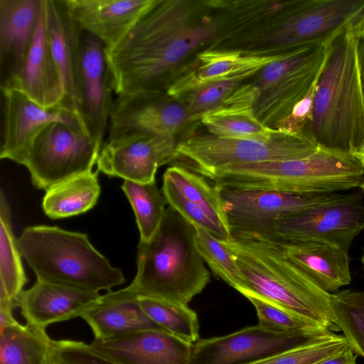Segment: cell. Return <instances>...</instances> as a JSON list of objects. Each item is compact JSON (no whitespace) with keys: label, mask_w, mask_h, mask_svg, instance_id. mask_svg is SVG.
Segmentation results:
<instances>
[{"label":"cell","mask_w":364,"mask_h":364,"mask_svg":"<svg viewBox=\"0 0 364 364\" xmlns=\"http://www.w3.org/2000/svg\"><path fill=\"white\" fill-rule=\"evenodd\" d=\"M333 38L326 42L311 59L260 94L252 107L262 124L274 129L306 96L318 79Z\"/></svg>","instance_id":"d4e9b609"},{"label":"cell","mask_w":364,"mask_h":364,"mask_svg":"<svg viewBox=\"0 0 364 364\" xmlns=\"http://www.w3.org/2000/svg\"><path fill=\"white\" fill-rule=\"evenodd\" d=\"M290 50L263 54L235 49L207 48L198 53L189 65L169 78L164 92L173 100L180 101L192 91L210 83L242 82L282 58Z\"/></svg>","instance_id":"4fadbf2b"},{"label":"cell","mask_w":364,"mask_h":364,"mask_svg":"<svg viewBox=\"0 0 364 364\" xmlns=\"http://www.w3.org/2000/svg\"><path fill=\"white\" fill-rule=\"evenodd\" d=\"M193 344L164 330L144 329L94 339L90 346L116 364H191Z\"/></svg>","instance_id":"ac0fdd59"},{"label":"cell","mask_w":364,"mask_h":364,"mask_svg":"<svg viewBox=\"0 0 364 364\" xmlns=\"http://www.w3.org/2000/svg\"><path fill=\"white\" fill-rule=\"evenodd\" d=\"M112 91L105 47L95 36L83 31L79 116L87 133L102 148L114 101L112 96Z\"/></svg>","instance_id":"e0dca14e"},{"label":"cell","mask_w":364,"mask_h":364,"mask_svg":"<svg viewBox=\"0 0 364 364\" xmlns=\"http://www.w3.org/2000/svg\"><path fill=\"white\" fill-rule=\"evenodd\" d=\"M318 149L304 135L278 130L267 139L196 134L178 142L173 164L210 179L232 165L299 159Z\"/></svg>","instance_id":"ba28073f"},{"label":"cell","mask_w":364,"mask_h":364,"mask_svg":"<svg viewBox=\"0 0 364 364\" xmlns=\"http://www.w3.org/2000/svg\"><path fill=\"white\" fill-rule=\"evenodd\" d=\"M45 4L50 46L64 86L63 104L79 116L83 30L70 14L65 0H45Z\"/></svg>","instance_id":"ffe728a7"},{"label":"cell","mask_w":364,"mask_h":364,"mask_svg":"<svg viewBox=\"0 0 364 364\" xmlns=\"http://www.w3.org/2000/svg\"><path fill=\"white\" fill-rule=\"evenodd\" d=\"M122 189L134 212L140 241H148L158 229L166 211L167 200L156 183L124 180Z\"/></svg>","instance_id":"836d02e7"},{"label":"cell","mask_w":364,"mask_h":364,"mask_svg":"<svg viewBox=\"0 0 364 364\" xmlns=\"http://www.w3.org/2000/svg\"><path fill=\"white\" fill-rule=\"evenodd\" d=\"M190 4L159 0L115 46L105 49L117 95L164 92L176 65L216 38V20L194 17Z\"/></svg>","instance_id":"6da1fadb"},{"label":"cell","mask_w":364,"mask_h":364,"mask_svg":"<svg viewBox=\"0 0 364 364\" xmlns=\"http://www.w3.org/2000/svg\"><path fill=\"white\" fill-rule=\"evenodd\" d=\"M101 149L82 126L54 122L37 135L23 166L33 186L47 191L92 171Z\"/></svg>","instance_id":"9c48e42d"},{"label":"cell","mask_w":364,"mask_h":364,"mask_svg":"<svg viewBox=\"0 0 364 364\" xmlns=\"http://www.w3.org/2000/svg\"><path fill=\"white\" fill-rule=\"evenodd\" d=\"M177 144L175 136L145 132L108 139L100 151L97 171L139 183L154 181L158 168L173 163Z\"/></svg>","instance_id":"9a60e30c"},{"label":"cell","mask_w":364,"mask_h":364,"mask_svg":"<svg viewBox=\"0 0 364 364\" xmlns=\"http://www.w3.org/2000/svg\"><path fill=\"white\" fill-rule=\"evenodd\" d=\"M334 322L357 355L364 358V291L332 294Z\"/></svg>","instance_id":"d590c367"},{"label":"cell","mask_w":364,"mask_h":364,"mask_svg":"<svg viewBox=\"0 0 364 364\" xmlns=\"http://www.w3.org/2000/svg\"><path fill=\"white\" fill-rule=\"evenodd\" d=\"M50 364H116L96 354L82 341L53 340Z\"/></svg>","instance_id":"b9f144b4"},{"label":"cell","mask_w":364,"mask_h":364,"mask_svg":"<svg viewBox=\"0 0 364 364\" xmlns=\"http://www.w3.org/2000/svg\"><path fill=\"white\" fill-rule=\"evenodd\" d=\"M361 262H362V263H363V268H364V250H363V256H362Z\"/></svg>","instance_id":"c3c4849f"},{"label":"cell","mask_w":364,"mask_h":364,"mask_svg":"<svg viewBox=\"0 0 364 364\" xmlns=\"http://www.w3.org/2000/svg\"><path fill=\"white\" fill-rule=\"evenodd\" d=\"M41 7L42 0H0L1 90L16 87Z\"/></svg>","instance_id":"d6986e66"},{"label":"cell","mask_w":364,"mask_h":364,"mask_svg":"<svg viewBox=\"0 0 364 364\" xmlns=\"http://www.w3.org/2000/svg\"><path fill=\"white\" fill-rule=\"evenodd\" d=\"M364 168L353 155L323 149L299 159L237 164L210 180L221 188L335 193L360 187Z\"/></svg>","instance_id":"8992f818"},{"label":"cell","mask_w":364,"mask_h":364,"mask_svg":"<svg viewBox=\"0 0 364 364\" xmlns=\"http://www.w3.org/2000/svg\"><path fill=\"white\" fill-rule=\"evenodd\" d=\"M362 164L364 168V145L360 149L354 154V156Z\"/></svg>","instance_id":"7dc6e473"},{"label":"cell","mask_w":364,"mask_h":364,"mask_svg":"<svg viewBox=\"0 0 364 364\" xmlns=\"http://www.w3.org/2000/svg\"><path fill=\"white\" fill-rule=\"evenodd\" d=\"M138 301L146 314L164 330L192 343L199 340L198 315L187 305L146 296H138Z\"/></svg>","instance_id":"e575fe53"},{"label":"cell","mask_w":364,"mask_h":364,"mask_svg":"<svg viewBox=\"0 0 364 364\" xmlns=\"http://www.w3.org/2000/svg\"><path fill=\"white\" fill-rule=\"evenodd\" d=\"M1 91L3 100L1 159L23 165L33 141L50 123L61 122L82 126L80 117L63 103L45 107L19 90Z\"/></svg>","instance_id":"5bb4252c"},{"label":"cell","mask_w":364,"mask_h":364,"mask_svg":"<svg viewBox=\"0 0 364 364\" xmlns=\"http://www.w3.org/2000/svg\"><path fill=\"white\" fill-rule=\"evenodd\" d=\"M231 235L230 240L222 242L245 278L243 296H257L312 323L338 330L332 294L321 289L269 240L252 232Z\"/></svg>","instance_id":"3957f363"},{"label":"cell","mask_w":364,"mask_h":364,"mask_svg":"<svg viewBox=\"0 0 364 364\" xmlns=\"http://www.w3.org/2000/svg\"><path fill=\"white\" fill-rule=\"evenodd\" d=\"M331 331L311 328L275 332L259 325L232 333L198 340L191 364H251L293 349Z\"/></svg>","instance_id":"8fae6325"},{"label":"cell","mask_w":364,"mask_h":364,"mask_svg":"<svg viewBox=\"0 0 364 364\" xmlns=\"http://www.w3.org/2000/svg\"><path fill=\"white\" fill-rule=\"evenodd\" d=\"M102 295L36 280L16 299L22 316L32 325L46 328L50 324L81 317Z\"/></svg>","instance_id":"7402d4cb"},{"label":"cell","mask_w":364,"mask_h":364,"mask_svg":"<svg viewBox=\"0 0 364 364\" xmlns=\"http://www.w3.org/2000/svg\"><path fill=\"white\" fill-rule=\"evenodd\" d=\"M331 39L290 50L284 57L267 65L254 75L253 80L240 85L223 105L252 107L262 92L311 59Z\"/></svg>","instance_id":"4dcf8cb0"},{"label":"cell","mask_w":364,"mask_h":364,"mask_svg":"<svg viewBox=\"0 0 364 364\" xmlns=\"http://www.w3.org/2000/svg\"><path fill=\"white\" fill-rule=\"evenodd\" d=\"M290 1H205L203 6L218 11L219 33L210 43H219L254 28L269 21L294 4Z\"/></svg>","instance_id":"4316f807"},{"label":"cell","mask_w":364,"mask_h":364,"mask_svg":"<svg viewBox=\"0 0 364 364\" xmlns=\"http://www.w3.org/2000/svg\"><path fill=\"white\" fill-rule=\"evenodd\" d=\"M163 178L171 182L186 198L232 236L219 190L215 186H210L203 176L178 165L168 168Z\"/></svg>","instance_id":"1f68e13d"},{"label":"cell","mask_w":364,"mask_h":364,"mask_svg":"<svg viewBox=\"0 0 364 364\" xmlns=\"http://www.w3.org/2000/svg\"><path fill=\"white\" fill-rule=\"evenodd\" d=\"M80 27L97 38L108 50L159 0H65Z\"/></svg>","instance_id":"44dd1931"},{"label":"cell","mask_w":364,"mask_h":364,"mask_svg":"<svg viewBox=\"0 0 364 364\" xmlns=\"http://www.w3.org/2000/svg\"><path fill=\"white\" fill-rule=\"evenodd\" d=\"M348 345L349 343L343 336L329 332L300 346L251 364H318Z\"/></svg>","instance_id":"74e56055"},{"label":"cell","mask_w":364,"mask_h":364,"mask_svg":"<svg viewBox=\"0 0 364 364\" xmlns=\"http://www.w3.org/2000/svg\"><path fill=\"white\" fill-rule=\"evenodd\" d=\"M245 296L256 309L258 325L265 329L275 332H289L311 328L328 329L312 323L257 296L252 295Z\"/></svg>","instance_id":"ab89813d"},{"label":"cell","mask_w":364,"mask_h":364,"mask_svg":"<svg viewBox=\"0 0 364 364\" xmlns=\"http://www.w3.org/2000/svg\"><path fill=\"white\" fill-rule=\"evenodd\" d=\"M358 41L349 28L336 36L316 86L303 134L318 148L354 156L364 145V95Z\"/></svg>","instance_id":"7a4b0ae2"},{"label":"cell","mask_w":364,"mask_h":364,"mask_svg":"<svg viewBox=\"0 0 364 364\" xmlns=\"http://www.w3.org/2000/svg\"><path fill=\"white\" fill-rule=\"evenodd\" d=\"M357 354L350 345L318 364H356Z\"/></svg>","instance_id":"ee69618b"},{"label":"cell","mask_w":364,"mask_h":364,"mask_svg":"<svg viewBox=\"0 0 364 364\" xmlns=\"http://www.w3.org/2000/svg\"><path fill=\"white\" fill-rule=\"evenodd\" d=\"M16 89L45 107H53L65 101L63 80L48 36L45 0H42L35 37Z\"/></svg>","instance_id":"cb8c5ba5"},{"label":"cell","mask_w":364,"mask_h":364,"mask_svg":"<svg viewBox=\"0 0 364 364\" xmlns=\"http://www.w3.org/2000/svg\"><path fill=\"white\" fill-rule=\"evenodd\" d=\"M349 31L355 38L364 40V11L349 27Z\"/></svg>","instance_id":"f6af8a7d"},{"label":"cell","mask_w":364,"mask_h":364,"mask_svg":"<svg viewBox=\"0 0 364 364\" xmlns=\"http://www.w3.org/2000/svg\"><path fill=\"white\" fill-rule=\"evenodd\" d=\"M22 257L37 280L99 293L126 282L84 233L56 226L26 228L17 239Z\"/></svg>","instance_id":"5b68a950"},{"label":"cell","mask_w":364,"mask_h":364,"mask_svg":"<svg viewBox=\"0 0 364 364\" xmlns=\"http://www.w3.org/2000/svg\"><path fill=\"white\" fill-rule=\"evenodd\" d=\"M200 121L211 134L220 137L267 139L277 131L262 124L250 106L223 105L203 114Z\"/></svg>","instance_id":"d6a6232c"},{"label":"cell","mask_w":364,"mask_h":364,"mask_svg":"<svg viewBox=\"0 0 364 364\" xmlns=\"http://www.w3.org/2000/svg\"><path fill=\"white\" fill-rule=\"evenodd\" d=\"M197 249L213 272L242 294L246 289L245 278L228 248L205 229L196 227Z\"/></svg>","instance_id":"8d00e7d4"},{"label":"cell","mask_w":364,"mask_h":364,"mask_svg":"<svg viewBox=\"0 0 364 364\" xmlns=\"http://www.w3.org/2000/svg\"><path fill=\"white\" fill-rule=\"evenodd\" d=\"M358 53L360 80H361L363 92V95H364V40H359V41H358Z\"/></svg>","instance_id":"bcb514c9"},{"label":"cell","mask_w":364,"mask_h":364,"mask_svg":"<svg viewBox=\"0 0 364 364\" xmlns=\"http://www.w3.org/2000/svg\"><path fill=\"white\" fill-rule=\"evenodd\" d=\"M81 318L92 329L95 339L110 338L144 329L164 330L146 314L138 296L128 287L102 295Z\"/></svg>","instance_id":"484cf974"},{"label":"cell","mask_w":364,"mask_h":364,"mask_svg":"<svg viewBox=\"0 0 364 364\" xmlns=\"http://www.w3.org/2000/svg\"><path fill=\"white\" fill-rule=\"evenodd\" d=\"M189 122L185 105L164 97L162 92L119 95L109 115L108 139L134 132L175 136Z\"/></svg>","instance_id":"2e32d148"},{"label":"cell","mask_w":364,"mask_h":364,"mask_svg":"<svg viewBox=\"0 0 364 364\" xmlns=\"http://www.w3.org/2000/svg\"><path fill=\"white\" fill-rule=\"evenodd\" d=\"M0 364H50L53 339L29 323L0 328Z\"/></svg>","instance_id":"f1b7e54d"},{"label":"cell","mask_w":364,"mask_h":364,"mask_svg":"<svg viewBox=\"0 0 364 364\" xmlns=\"http://www.w3.org/2000/svg\"><path fill=\"white\" fill-rule=\"evenodd\" d=\"M317 81L306 96L295 105L289 114L279 122L274 129L304 135V129L311 118Z\"/></svg>","instance_id":"7bdbcfd3"},{"label":"cell","mask_w":364,"mask_h":364,"mask_svg":"<svg viewBox=\"0 0 364 364\" xmlns=\"http://www.w3.org/2000/svg\"><path fill=\"white\" fill-rule=\"evenodd\" d=\"M196 235V227L168 205L151 239L139 241L137 271L128 289L138 296L187 305L210 277Z\"/></svg>","instance_id":"277c9868"},{"label":"cell","mask_w":364,"mask_h":364,"mask_svg":"<svg viewBox=\"0 0 364 364\" xmlns=\"http://www.w3.org/2000/svg\"><path fill=\"white\" fill-rule=\"evenodd\" d=\"M215 187L219 190L231 233L267 231L284 215L341 196L336 193H296Z\"/></svg>","instance_id":"7c38bea8"},{"label":"cell","mask_w":364,"mask_h":364,"mask_svg":"<svg viewBox=\"0 0 364 364\" xmlns=\"http://www.w3.org/2000/svg\"><path fill=\"white\" fill-rule=\"evenodd\" d=\"M162 192L168 205L195 227L205 229L220 240L226 241L232 238V236L216 225L200 208L186 198L171 182L164 178Z\"/></svg>","instance_id":"60d3db41"},{"label":"cell","mask_w":364,"mask_h":364,"mask_svg":"<svg viewBox=\"0 0 364 364\" xmlns=\"http://www.w3.org/2000/svg\"><path fill=\"white\" fill-rule=\"evenodd\" d=\"M363 11L364 0H295L269 21L215 48L280 53L336 37Z\"/></svg>","instance_id":"52a82bcc"},{"label":"cell","mask_w":364,"mask_h":364,"mask_svg":"<svg viewBox=\"0 0 364 364\" xmlns=\"http://www.w3.org/2000/svg\"><path fill=\"white\" fill-rule=\"evenodd\" d=\"M98 172H86L46 191L42 202L45 214L52 219H60L92 209L100 193Z\"/></svg>","instance_id":"83f0119b"},{"label":"cell","mask_w":364,"mask_h":364,"mask_svg":"<svg viewBox=\"0 0 364 364\" xmlns=\"http://www.w3.org/2000/svg\"><path fill=\"white\" fill-rule=\"evenodd\" d=\"M257 235L274 242L325 291L331 294L350 283L348 251L318 241L286 240Z\"/></svg>","instance_id":"603a6c76"},{"label":"cell","mask_w":364,"mask_h":364,"mask_svg":"<svg viewBox=\"0 0 364 364\" xmlns=\"http://www.w3.org/2000/svg\"><path fill=\"white\" fill-rule=\"evenodd\" d=\"M11 225V210L4 191L0 194V301L16 299L28 279Z\"/></svg>","instance_id":"f546056e"},{"label":"cell","mask_w":364,"mask_h":364,"mask_svg":"<svg viewBox=\"0 0 364 364\" xmlns=\"http://www.w3.org/2000/svg\"><path fill=\"white\" fill-rule=\"evenodd\" d=\"M360 188L363 189V191H364V178H363V181L362 182V184L360 186Z\"/></svg>","instance_id":"681fc988"},{"label":"cell","mask_w":364,"mask_h":364,"mask_svg":"<svg viewBox=\"0 0 364 364\" xmlns=\"http://www.w3.org/2000/svg\"><path fill=\"white\" fill-rule=\"evenodd\" d=\"M363 230V197L354 193L287 214L270 230L253 233L286 240L326 242L348 251Z\"/></svg>","instance_id":"30bf717a"},{"label":"cell","mask_w":364,"mask_h":364,"mask_svg":"<svg viewBox=\"0 0 364 364\" xmlns=\"http://www.w3.org/2000/svg\"><path fill=\"white\" fill-rule=\"evenodd\" d=\"M240 81H223L202 86L184 97L183 103L190 114L191 122L223 105L226 100L240 86Z\"/></svg>","instance_id":"f35d334b"}]
</instances>
